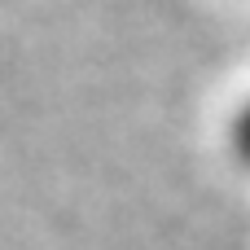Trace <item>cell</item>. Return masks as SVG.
I'll list each match as a JSON object with an SVG mask.
<instances>
[{
  "label": "cell",
  "instance_id": "obj_1",
  "mask_svg": "<svg viewBox=\"0 0 250 250\" xmlns=\"http://www.w3.org/2000/svg\"><path fill=\"white\" fill-rule=\"evenodd\" d=\"M224 145H229V158L250 176V92L233 105L229 114V127H224Z\"/></svg>",
  "mask_w": 250,
  "mask_h": 250
}]
</instances>
